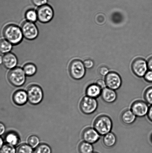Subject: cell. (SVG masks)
I'll return each instance as SVG.
<instances>
[{"label":"cell","mask_w":152,"mask_h":153,"mask_svg":"<svg viewBox=\"0 0 152 153\" xmlns=\"http://www.w3.org/2000/svg\"><path fill=\"white\" fill-rule=\"evenodd\" d=\"M28 101L32 105H37L42 101L44 93L39 85H32L28 87L26 91Z\"/></svg>","instance_id":"3957f363"},{"label":"cell","mask_w":152,"mask_h":153,"mask_svg":"<svg viewBox=\"0 0 152 153\" xmlns=\"http://www.w3.org/2000/svg\"><path fill=\"white\" fill-rule=\"evenodd\" d=\"M96 83L102 89L106 88V84L105 79H99L97 80Z\"/></svg>","instance_id":"d6a6232c"},{"label":"cell","mask_w":152,"mask_h":153,"mask_svg":"<svg viewBox=\"0 0 152 153\" xmlns=\"http://www.w3.org/2000/svg\"><path fill=\"white\" fill-rule=\"evenodd\" d=\"M3 62V58L2 56L0 55V65Z\"/></svg>","instance_id":"74e56055"},{"label":"cell","mask_w":152,"mask_h":153,"mask_svg":"<svg viewBox=\"0 0 152 153\" xmlns=\"http://www.w3.org/2000/svg\"><path fill=\"white\" fill-rule=\"evenodd\" d=\"M149 107L146 102L139 100L133 102L130 109L137 117L142 118L147 115Z\"/></svg>","instance_id":"52a82bcc"},{"label":"cell","mask_w":152,"mask_h":153,"mask_svg":"<svg viewBox=\"0 0 152 153\" xmlns=\"http://www.w3.org/2000/svg\"><path fill=\"white\" fill-rule=\"evenodd\" d=\"M144 98L146 102L150 105H152V87L147 88L144 92Z\"/></svg>","instance_id":"4316f807"},{"label":"cell","mask_w":152,"mask_h":153,"mask_svg":"<svg viewBox=\"0 0 152 153\" xmlns=\"http://www.w3.org/2000/svg\"><path fill=\"white\" fill-rule=\"evenodd\" d=\"M137 117L130 109L123 111L120 116V120L123 123L127 125H131L136 121Z\"/></svg>","instance_id":"e0dca14e"},{"label":"cell","mask_w":152,"mask_h":153,"mask_svg":"<svg viewBox=\"0 0 152 153\" xmlns=\"http://www.w3.org/2000/svg\"><path fill=\"white\" fill-rule=\"evenodd\" d=\"M15 147L6 143L4 145L0 150V153H16Z\"/></svg>","instance_id":"83f0119b"},{"label":"cell","mask_w":152,"mask_h":153,"mask_svg":"<svg viewBox=\"0 0 152 153\" xmlns=\"http://www.w3.org/2000/svg\"><path fill=\"white\" fill-rule=\"evenodd\" d=\"M148 69L147 62L142 58H137L132 62V71L134 74L138 77H144L146 73L148 71Z\"/></svg>","instance_id":"8fae6325"},{"label":"cell","mask_w":152,"mask_h":153,"mask_svg":"<svg viewBox=\"0 0 152 153\" xmlns=\"http://www.w3.org/2000/svg\"><path fill=\"white\" fill-rule=\"evenodd\" d=\"M33 153H52V150L47 144L41 143L34 149Z\"/></svg>","instance_id":"603a6c76"},{"label":"cell","mask_w":152,"mask_h":153,"mask_svg":"<svg viewBox=\"0 0 152 153\" xmlns=\"http://www.w3.org/2000/svg\"><path fill=\"white\" fill-rule=\"evenodd\" d=\"M102 89L96 83L91 84L87 87L86 95L92 98L97 99L101 97Z\"/></svg>","instance_id":"2e32d148"},{"label":"cell","mask_w":152,"mask_h":153,"mask_svg":"<svg viewBox=\"0 0 152 153\" xmlns=\"http://www.w3.org/2000/svg\"><path fill=\"white\" fill-rule=\"evenodd\" d=\"M69 72L74 79L79 80L83 79L86 74V68L83 63L79 60L73 61L70 65Z\"/></svg>","instance_id":"8992f818"},{"label":"cell","mask_w":152,"mask_h":153,"mask_svg":"<svg viewBox=\"0 0 152 153\" xmlns=\"http://www.w3.org/2000/svg\"><path fill=\"white\" fill-rule=\"evenodd\" d=\"M3 145H4V141H3V139L0 137V150H1V148L2 147Z\"/></svg>","instance_id":"8d00e7d4"},{"label":"cell","mask_w":152,"mask_h":153,"mask_svg":"<svg viewBox=\"0 0 152 153\" xmlns=\"http://www.w3.org/2000/svg\"><path fill=\"white\" fill-rule=\"evenodd\" d=\"M33 4L37 7H41L47 4L48 0H31Z\"/></svg>","instance_id":"f1b7e54d"},{"label":"cell","mask_w":152,"mask_h":153,"mask_svg":"<svg viewBox=\"0 0 152 153\" xmlns=\"http://www.w3.org/2000/svg\"><path fill=\"white\" fill-rule=\"evenodd\" d=\"M150 140L152 143V134H151V136H150Z\"/></svg>","instance_id":"f35d334b"},{"label":"cell","mask_w":152,"mask_h":153,"mask_svg":"<svg viewBox=\"0 0 152 153\" xmlns=\"http://www.w3.org/2000/svg\"><path fill=\"white\" fill-rule=\"evenodd\" d=\"M25 18L28 22H34L38 19L37 12L34 10H29L26 11L25 15Z\"/></svg>","instance_id":"d4e9b609"},{"label":"cell","mask_w":152,"mask_h":153,"mask_svg":"<svg viewBox=\"0 0 152 153\" xmlns=\"http://www.w3.org/2000/svg\"><path fill=\"white\" fill-rule=\"evenodd\" d=\"M21 30L23 36L28 40H34L38 36V28L34 22L27 21L24 22L21 26Z\"/></svg>","instance_id":"ba28073f"},{"label":"cell","mask_w":152,"mask_h":153,"mask_svg":"<svg viewBox=\"0 0 152 153\" xmlns=\"http://www.w3.org/2000/svg\"><path fill=\"white\" fill-rule=\"evenodd\" d=\"M98 153L96 152H93V153Z\"/></svg>","instance_id":"ab89813d"},{"label":"cell","mask_w":152,"mask_h":153,"mask_svg":"<svg viewBox=\"0 0 152 153\" xmlns=\"http://www.w3.org/2000/svg\"><path fill=\"white\" fill-rule=\"evenodd\" d=\"M143 77L147 82L152 83V71L151 70L147 71Z\"/></svg>","instance_id":"1f68e13d"},{"label":"cell","mask_w":152,"mask_h":153,"mask_svg":"<svg viewBox=\"0 0 152 153\" xmlns=\"http://www.w3.org/2000/svg\"><path fill=\"white\" fill-rule=\"evenodd\" d=\"M101 97L105 102L112 103L117 100V96L115 91L106 87L102 89Z\"/></svg>","instance_id":"5bb4252c"},{"label":"cell","mask_w":152,"mask_h":153,"mask_svg":"<svg viewBox=\"0 0 152 153\" xmlns=\"http://www.w3.org/2000/svg\"><path fill=\"white\" fill-rule=\"evenodd\" d=\"M23 70L26 76H32L35 74L37 70L34 64L28 63L24 66Z\"/></svg>","instance_id":"7402d4cb"},{"label":"cell","mask_w":152,"mask_h":153,"mask_svg":"<svg viewBox=\"0 0 152 153\" xmlns=\"http://www.w3.org/2000/svg\"><path fill=\"white\" fill-rule=\"evenodd\" d=\"M78 150L80 153H92L93 152V145L83 141L79 144Z\"/></svg>","instance_id":"ffe728a7"},{"label":"cell","mask_w":152,"mask_h":153,"mask_svg":"<svg viewBox=\"0 0 152 153\" xmlns=\"http://www.w3.org/2000/svg\"><path fill=\"white\" fill-rule=\"evenodd\" d=\"M5 127L2 123L0 122V136L4 134L5 131Z\"/></svg>","instance_id":"e575fe53"},{"label":"cell","mask_w":152,"mask_h":153,"mask_svg":"<svg viewBox=\"0 0 152 153\" xmlns=\"http://www.w3.org/2000/svg\"><path fill=\"white\" fill-rule=\"evenodd\" d=\"M83 64H84L85 68L88 69H90L93 68L94 65L93 61L92 60L89 59H86L84 61Z\"/></svg>","instance_id":"4dcf8cb0"},{"label":"cell","mask_w":152,"mask_h":153,"mask_svg":"<svg viewBox=\"0 0 152 153\" xmlns=\"http://www.w3.org/2000/svg\"><path fill=\"white\" fill-rule=\"evenodd\" d=\"M100 74L102 76H105L110 72L109 70L105 66H102L100 67L99 70Z\"/></svg>","instance_id":"f546056e"},{"label":"cell","mask_w":152,"mask_h":153,"mask_svg":"<svg viewBox=\"0 0 152 153\" xmlns=\"http://www.w3.org/2000/svg\"><path fill=\"white\" fill-rule=\"evenodd\" d=\"M105 80L107 88L115 91L120 89L122 85L121 77L115 72H110L105 76Z\"/></svg>","instance_id":"9c48e42d"},{"label":"cell","mask_w":152,"mask_h":153,"mask_svg":"<svg viewBox=\"0 0 152 153\" xmlns=\"http://www.w3.org/2000/svg\"><path fill=\"white\" fill-rule=\"evenodd\" d=\"M37 12L38 20L42 23L50 22L54 16L53 9L47 4L39 7Z\"/></svg>","instance_id":"30bf717a"},{"label":"cell","mask_w":152,"mask_h":153,"mask_svg":"<svg viewBox=\"0 0 152 153\" xmlns=\"http://www.w3.org/2000/svg\"><path fill=\"white\" fill-rule=\"evenodd\" d=\"M5 141L7 144L15 147L20 143L21 139L17 133L12 131L9 132L6 134Z\"/></svg>","instance_id":"d6986e66"},{"label":"cell","mask_w":152,"mask_h":153,"mask_svg":"<svg viewBox=\"0 0 152 153\" xmlns=\"http://www.w3.org/2000/svg\"><path fill=\"white\" fill-rule=\"evenodd\" d=\"M26 76L23 69L20 67H15L10 71L7 78L9 82L13 86L19 87L25 83Z\"/></svg>","instance_id":"277c9868"},{"label":"cell","mask_w":152,"mask_h":153,"mask_svg":"<svg viewBox=\"0 0 152 153\" xmlns=\"http://www.w3.org/2000/svg\"><path fill=\"white\" fill-rule=\"evenodd\" d=\"M117 141V137L114 133L110 132L104 136L102 142L107 148H111L115 146Z\"/></svg>","instance_id":"ac0fdd59"},{"label":"cell","mask_w":152,"mask_h":153,"mask_svg":"<svg viewBox=\"0 0 152 153\" xmlns=\"http://www.w3.org/2000/svg\"><path fill=\"white\" fill-rule=\"evenodd\" d=\"M12 44L7 40H0V52L7 53L11 50Z\"/></svg>","instance_id":"44dd1931"},{"label":"cell","mask_w":152,"mask_h":153,"mask_svg":"<svg viewBox=\"0 0 152 153\" xmlns=\"http://www.w3.org/2000/svg\"><path fill=\"white\" fill-rule=\"evenodd\" d=\"M112 120L109 116L102 115L98 116L94 121L93 127L101 136L111 132L113 128Z\"/></svg>","instance_id":"6da1fadb"},{"label":"cell","mask_w":152,"mask_h":153,"mask_svg":"<svg viewBox=\"0 0 152 153\" xmlns=\"http://www.w3.org/2000/svg\"><path fill=\"white\" fill-rule=\"evenodd\" d=\"M33 149L27 143H23L18 147L17 153H33Z\"/></svg>","instance_id":"484cf974"},{"label":"cell","mask_w":152,"mask_h":153,"mask_svg":"<svg viewBox=\"0 0 152 153\" xmlns=\"http://www.w3.org/2000/svg\"><path fill=\"white\" fill-rule=\"evenodd\" d=\"M82 136L83 141L93 145L99 141L101 136L93 127H89L83 130Z\"/></svg>","instance_id":"7c38bea8"},{"label":"cell","mask_w":152,"mask_h":153,"mask_svg":"<svg viewBox=\"0 0 152 153\" xmlns=\"http://www.w3.org/2000/svg\"><path fill=\"white\" fill-rule=\"evenodd\" d=\"M2 63L7 69H12L15 68L18 63V60L15 55L11 53L5 54L3 57Z\"/></svg>","instance_id":"9a60e30c"},{"label":"cell","mask_w":152,"mask_h":153,"mask_svg":"<svg viewBox=\"0 0 152 153\" xmlns=\"http://www.w3.org/2000/svg\"><path fill=\"white\" fill-rule=\"evenodd\" d=\"M13 101L18 106H23L28 102L26 91L22 89L18 90L13 94Z\"/></svg>","instance_id":"4fadbf2b"},{"label":"cell","mask_w":152,"mask_h":153,"mask_svg":"<svg viewBox=\"0 0 152 153\" xmlns=\"http://www.w3.org/2000/svg\"><path fill=\"white\" fill-rule=\"evenodd\" d=\"M4 36L12 44H18L21 42L23 35L21 29L13 25H7L3 30Z\"/></svg>","instance_id":"7a4b0ae2"},{"label":"cell","mask_w":152,"mask_h":153,"mask_svg":"<svg viewBox=\"0 0 152 153\" xmlns=\"http://www.w3.org/2000/svg\"><path fill=\"white\" fill-rule=\"evenodd\" d=\"M81 111L85 115L92 114L96 111L98 107V103L96 99L85 96L82 99L80 103Z\"/></svg>","instance_id":"5b68a950"},{"label":"cell","mask_w":152,"mask_h":153,"mask_svg":"<svg viewBox=\"0 0 152 153\" xmlns=\"http://www.w3.org/2000/svg\"><path fill=\"white\" fill-rule=\"evenodd\" d=\"M147 116L148 120L152 122V105L150 106L149 109Z\"/></svg>","instance_id":"836d02e7"},{"label":"cell","mask_w":152,"mask_h":153,"mask_svg":"<svg viewBox=\"0 0 152 153\" xmlns=\"http://www.w3.org/2000/svg\"><path fill=\"white\" fill-rule=\"evenodd\" d=\"M148 68L152 71V56L148 59L147 62Z\"/></svg>","instance_id":"d590c367"},{"label":"cell","mask_w":152,"mask_h":153,"mask_svg":"<svg viewBox=\"0 0 152 153\" xmlns=\"http://www.w3.org/2000/svg\"><path fill=\"white\" fill-rule=\"evenodd\" d=\"M27 144L33 149H35L40 144L39 138L35 135L30 136L27 139Z\"/></svg>","instance_id":"cb8c5ba5"}]
</instances>
